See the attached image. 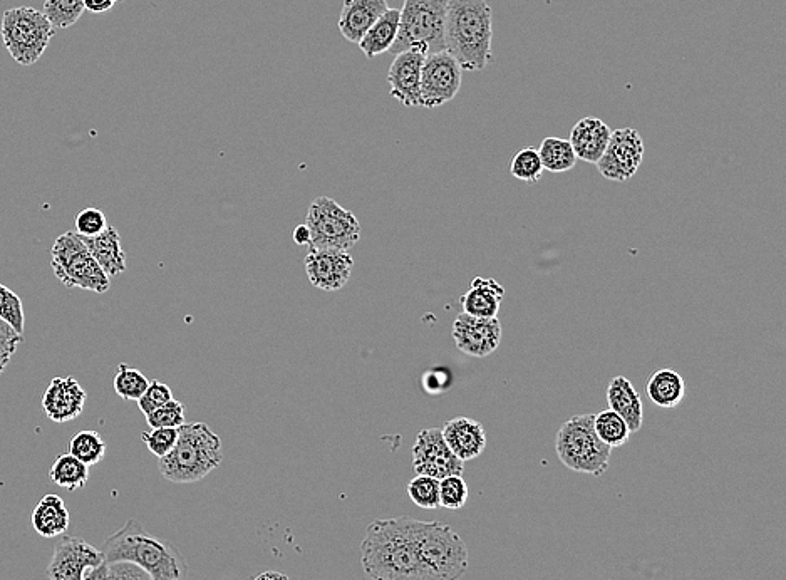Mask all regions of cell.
I'll return each mask as SVG.
<instances>
[{
	"instance_id": "6da1fadb",
	"label": "cell",
	"mask_w": 786,
	"mask_h": 580,
	"mask_svg": "<svg viewBox=\"0 0 786 580\" xmlns=\"http://www.w3.org/2000/svg\"><path fill=\"white\" fill-rule=\"evenodd\" d=\"M361 562L371 580H441L421 559L406 517L374 520L362 540Z\"/></svg>"
},
{
	"instance_id": "7a4b0ae2",
	"label": "cell",
	"mask_w": 786,
	"mask_h": 580,
	"mask_svg": "<svg viewBox=\"0 0 786 580\" xmlns=\"http://www.w3.org/2000/svg\"><path fill=\"white\" fill-rule=\"evenodd\" d=\"M101 552L106 564L131 562L145 570L151 580H188L190 574L180 550L166 540L146 534L136 518H130L116 534L109 535Z\"/></svg>"
},
{
	"instance_id": "3957f363",
	"label": "cell",
	"mask_w": 786,
	"mask_h": 580,
	"mask_svg": "<svg viewBox=\"0 0 786 580\" xmlns=\"http://www.w3.org/2000/svg\"><path fill=\"white\" fill-rule=\"evenodd\" d=\"M493 11L487 0H450L446 11V51L463 71H483L493 63Z\"/></svg>"
},
{
	"instance_id": "277c9868",
	"label": "cell",
	"mask_w": 786,
	"mask_h": 580,
	"mask_svg": "<svg viewBox=\"0 0 786 580\" xmlns=\"http://www.w3.org/2000/svg\"><path fill=\"white\" fill-rule=\"evenodd\" d=\"M223 461L222 440L205 423H183L178 441L158 468L168 482L195 483L217 470Z\"/></svg>"
},
{
	"instance_id": "5b68a950",
	"label": "cell",
	"mask_w": 786,
	"mask_h": 580,
	"mask_svg": "<svg viewBox=\"0 0 786 580\" xmlns=\"http://www.w3.org/2000/svg\"><path fill=\"white\" fill-rule=\"evenodd\" d=\"M450 0H403L399 31L389 52L418 51L425 56L446 51L445 22Z\"/></svg>"
},
{
	"instance_id": "8992f818",
	"label": "cell",
	"mask_w": 786,
	"mask_h": 580,
	"mask_svg": "<svg viewBox=\"0 0 786 580\" xmlns=\"http://www.w3.org/2000/svg\"><path fill=\"white\" fill-rule=\"evenodd\" d=\"M406 524L421 559L441 580H460L465 575L468 547L450 525L411 517H406Z\"/></svg>"
},
{
	"instance_id": "52a82bcc",
	"label": "cell",
	"mask_w": 786,
	"mask_h": 580,
	"mask_svg": "<svg viewBox=\"0 0 786 580\" xmlns=\"http://www.w3.org/2000/svg\"><path fill=\"white\" fill-rule=\"evenodd\" d=\"M555 451L565 468L602 477L609 470L612 450L595 435L594 415L572 416L555 436Z\"/></svg>"
},
{
	"instance_id": "ba28073f",
	"label": "cell",
	"mask_w": 786,
	"mask_h": 580,
	"mask_svg": "<svg viewBox=\"0 0 786 580\" xmlns=\"http://www.w3.org/2000/svg\"><path fill=\"white\" fill-rule=\"evenodd\" d=\"M0 36L12 59L21 66H32L41 59L56 36L46 14L34 7L7 9L0 22Z\"/></svg>"
},
{
	"instance_id": "9c48e42d",
	"label": "cell",
	"mask_w": 786,
	"mask_h": 580,
	"mask_svg": "<svg viewBox=\"0 0 786 580\" xmlns=\"http://www.w3.org/2000/svg\"><path fill=\"white\" fill-rule=\"evenodd\" d=\"M51 269L57 280L69 289L91 290L96 294L109 290L108 275L76 232L57 237L51 249Z\"/></svg>"
},
{
	"instance_id": "30bf717a",
	"label": "cell",
	"mask_w": 786,
	"mask_h": 580,
	"mask_svg": "<svg viewBox=\"0 0 786 580\" xmlns=\"http://www.w3.org/2000/svg\"><path fill=\"white\" fill-rule=\"evenodd\" d=\"M311 230L309 249L349 252L361 239V223L354 213L329 197H317L307 212Z\"/></svg>"
},
{
	"instance_id": "8fae6325",
	"label": "cell",
	"mask_w": 786,
	"mask_h": 580,
	"mask_svg": "<svg viewBox=\"0 0 786 580\" xmlns=\"http://www.w3.org/2000/svg\"><path fill=\"white\" fill-rule=\"evenodd\" d=\"M463 69L448 51L425 57L421 69V106L433 109L450 103L460 93Z\"/></svg>"
},
{
	"instance_id": "7c38bea8",
	"label": "cell",
	"mask_w": 786,
	"mask_h": 580,
	"mask_svg": "<svg viewBox=\"0 0 786 580\" xmlns=\"http://www.w3.org/2000/svg\"><path fill=\"white\" fill-rule=\"evenodd\" d=\"M644 160V141L634 128L612 131L604 155L595 163L602 177L611 182L631 180Z\"/></svg>"
},
{
	"instance_id": "4fadbf2b",
	"label": "cell",
	"mask_w": 786,
	"mask_h": 580,
	"mask_svg": "<svg viewBox=\"0 0 786 580\" xmlns=\"http://www.w3.org/2000/svg\"><path fill=\"white\" fill-rule=\"evenodd\" d=\"M413 470L416 475L441 480L450 475H463L465 463L448 448L441 428H426L414 440Z\"/></svg>"
},
{
	"instance_id": "5bb4252c",
	"label": "cell",
	"mask_w": 786,
	"mask_h": 580,
	"mask_svg": "<svg viewBox=\"0 0 786 580\" xmlns=\"http://www.w3.org/2000/svg\"><path fill=\"white\" fill-rule=\"evenodd\" d=\"M104 564L101 550L81 539L63 535L47 565L46 575L49 580H84L89 570Z\"/></svg>"
},
{
	"instance_id": "9a60e30c",
	"label": "cell",
	"mask_w": 786,
	"mask_h": 580,
	"mask_svg": "<svg viewBox=\"0 0 786 580\" xmlns=\"http://www.w3.org/2000/svg\"><path fill=\"white\" fill-rule=\"evenodd\" d=\"M458 351L471 358H488L502 342V324L497 317L481 319L461 312L451 326Z\"/></svg>"
},
{
	"instance_id": "2e32d148",
	"label": "cell",
	"mask_w": 786,
	"mask_h": 580,
	"mask_svg": "<svg viewBox=\"0 0 786 580\" xmlns=\"http://www.w3.org/2000/svg\"><path fill=\"white\" fill-rule=\"evenodd\" d=\"M352 269V255L342 250L309 249L306 257L309 282L326 292L341 290L351 279Z\"/></svg>"
},
{
	"instance_id": "e0dca14e",
	"label": "cell",
	"mask_w": 786,
	"mask_h": 580,
	"mask_svg": "<svg viewBox=\"0 0 786 580\" xmlns=\"http://www.w3.org/2000/svg\"><path fill=\"white\" fill-rule=\"evenodd\" d=\"M425 54L399 52L388 71L389 94L406 108L421 106V69Z\"/></svg>"
},
{
	"instance_id": "ac0fdd59",
	"label": "cell",
	"mask_w": 786,
	"mask_h": 580,
	"mask_svg": "<svg viewBox=\"0 0 786 580\" xmlns=\"http://www.w3.org/2000/svg\"><path fill=\"white\" fill-rule=\"evenodd\" d=\"M86 398L88 394L79 384L78 379L54 378L44 393L42 408L49 420L61 425L83 415Z\"/></svg>"
},
{
	"instance_id": "d6986e66",
	"label": "cell",
	"mask_w": 786,
	"mask_h": 580,
	"mask_svg": "<svg viewBox=\"0 0 786 580\" xmlns=\"http://www.w3.org/2000/svg\"><path fill=\"white\" fill-rule=\"evenodd\" d=\"M441 433L453 455L463 463L475 460L487 448V431L483 425L465 416L446 421Z\"/></svg>"
},
{
	"instance_id": "ffe728a7",
	"label": "cell",
	"mask_w": 786,
	"mask_h": 580,
	"mask_svg": "<svg viewBox=\"0 0 786 580\" xmlns=\"http://www.w3.org/2000/svg\"><path fill=\"white\" fill-rule=\"evenodd\" d=\"M388 9L386 0H346L337 27L347 42L359 44L374 22Z\"/></svg>"
},
{
	"instance_id": "44dd1931",
	"label": "cell",
	"mask_w": 786,
	"mask_h": 580,
	"mask_svg": "<svg viewBox=\"0 0 786 580\" xmlns=\"http://www.w3.org/2000/svg\"><path fill=\"white\" fill-rule=\"evenodd\" d=\"M611 135L612 130L604 121L589 116L575 123L570 131L569 141L577 160L595 165L600 156L604 155Z\"/></svg>"
},
{
	"instance_id": "7402d4cb",
	"label": "cell",
	"mask_w": 786,
	"mask_h": 580,
	"mask_svg": "<svg viewBox=\"0 0 786 580\" xmlns=\"http://www.w3.org/2000/svg\"><path fill=\"white\" fill-rule=\"evenodd\" d=\"M503 297H505V289L497 280L475 277L470 289L460 297L461 309L468 316L493 319L500 312Z\"/></svg>"
},
{
	"instance_id": "603a6c76",
	"label": "cell",
	"mask_w": 786,
	"mask_h": 580,
	"mask_svg": "<svg viewBox=\"0 0 786 580\" xmlns=\"http://www.w3.org/2000/svg\"><path fill=\"white\" fill-rule=\"evenodd\" d=\"M607 403L609 410L614 411L626 421L631 433L641 431L644 423V406L634 384L626 376H616L607 386Z\"/></svg>"
},
{
	"instance_id": "cb8c5ba5",
	"label": "cell",
	"mask_w": 786,
	"mask_h": 580,
	"mask_svg": "<svg viewBox=\"0 0 786 580\" xmlns=\"http://www.w3.org/2000/svg\"><path fill=\"white\" fill-rule=\"evenodd\" d=\"M81 240L109 279L125 272L126 254L116 228L108 227L96 237H81Z\"/></svg>"
},
{
	"instance_id": "d4e9b609",
	"label": "cell",
	"mask_w": 786,
	"mask_h": 580,
	"mask_svg": "<svg viewBox=\"0 0 786 580\" xmlns=\"http://www.w3.org/2000/svg\"><path fill=\"white\" fill-rule=\"evenodd\" d=\"M32 527L44 539L63 537L71 524V515L63 498L59 495H46L37 502L31 517Z\"/></svg>"
},
{
	"instance_id": "484cf974",
	"label": "cell",
	"mask_w": 786,
	"mask_h": 580,
	"mask_svg": "<svg viewBox=\"0 0 786 580\" xmlns=\"http://www.w3.org/2000/svg\"><path fill=\"white\" fill-rule=\"evenodd\" d=\"M647 396L662 410H673L683 403L686 396V383L674 369H657L647 381Z\"/></svg>"
},
{
	"instance_id": "4316f807",
	"label": "cell",
	"mask_w": 786,
	"mask_h": 580,
	"mask_svg": "<svg viewBox=\"0 0 786 580\" xmlns=\"http://www.w3.org/2000/svg\"><path fill=\"white\" fill-rule=\"evenodd\" d=\"M399 31V9H391L384 12L378 21L374 22L373 27L366 32V36L359 41V49L364 56L373 57L389 52L398 37Z\"/></svg>"
},
{
	"instance_id": "83f0119b",
	"label": "cell",
	"mask_w": 786,
	"mask_h": 580,
	"mask_svg": "<svg viewBox=\"0 0 786 580\" xmlns=\"http://www.w3.org/2000/svg\"><path fill=\"white\" fill-rule=\"evenodd\" d=\"M49 478L57 487L66 488L68 492H76L86 487L89 480V467L83 461L74 458L71 453L59 455L52 463Z\"/></svg>"
},
{
	"instance_id": "f1b7e54d",
	"label": "cell",
	"mask_w": 786,
	"mask_h": 580,
	"mask_svg": "<svg viewBox=\"0 0 786 580\" xmlns=\"http://www.w3.org/2000/svg\"><path fill=\"white\" fill-rule=\"evenodd\" d=\"M538 155L542 160L543 170L550 173H565L577 165V156L572 150V145L564 138H555V136L545 138L538 148Z\"/></svg>"
},
{
	"instance_id": "f546056e",
	"label": "cell",
	"mask_w": 786,
	"mask_h": 580,
	"mask_svg": "<svg viewBox=\"0 0 786 580\" xmlns=\"http://www.w3.org/2000/svg\"><path fill=\"white\" fill-rule=\"evenodd\" d=\"M594 430L595 435L599 436V440L609 446L611 450L627 445L629 436H631L626 421L609 408L594 415Z\"/></svg>"
},
{
	"instance_id": "4dcf8cb0",
	"label": "cell",
	"mask_w": 786,
	"mask_h": 580,
	"mask_svg": "<svg viewBox=\"0 0 786 580\" xmlns=\"http://www.w3.org/2000/svg\"><path fill=\"white\" fill-rule=\"evenodd\" d=\"M106 450H108V445L98 431H79L78 435H74L69 441V453L79 461H83L84 465H88V467L98 465L99 461L106 456Z\"/></svg>"
},
{
	"instance_id": "1f68e13d",
	"label": "cell",
	"mask_w": 786,
	"mask_h": 580,
	"mask_svg": "<svg viewBox=\"0 0 786 580\" xmlns=\"http://www.w3.org/2000/svg\"><path fill=\"white\" fill-rule=\"evenodd\" d=\"M44 14L54 29H68L83 17V0H46Z\"/></svg>"
},
{
	"instance_id": "d6a6232c",
	"label": "cell",
	"mask_w": 786,
	"mask_h": 580,
	"mask_svg": "<svg viewBox=\"0 0 786 580\" xmlns=\"http://www.w3.org/2000/svg\"><path fill=\"white\" fill-rule=\"evenodd\" d=\"M150 379L138 369L130 368L126 364H119L118 373L114 376V391L119 398L126 401H138L143 396Z\"/></svg>"
},
{
	"instance_id": "836d02e7",
	"label": "cell",
	"mask_w": 786,
	"mask_h": 580,
	"mask_svg": "<svg viewBox=\"0 0 786 580\" xmlns=\"http://www.w3.org/2000/svg\"><path fill=\"white\" fill-rule=\"evenodd\" d=\"M543 171L545 170H543L538 150H535L532 146L523 148V150L518 151L517 155L513 156L510 173L520 182L527 183V185H535V183L540 182Z\"/></svg>"
},
{
	"instance_id": "e575fe53",
	"label": "cell",
	"mask_w": 786,
	"mask_h": 580,
	"mask_svg": "<svg viewBox=\"0 0 786 580\" xmlns=\"http://www.w3.org/2000/svg\"><path fill=\"white\" fill-rule=\"evenodd\" d=\"M408 497L413 500L414 505L425 510H436L440 508V480L416 475L406 487Z\"/></svg>"
},
{
	"instance_id": "d590c367",
	"label": "cell",
	"mask_w": 786,
	"mask_h": 580,
	"mask_svg": "<svg viewBox=\"0 0 786 580\" xmlns=\"http://www.w3.org/2000/svg\"><path fill=\"white\" fill-rule=\"evenodd\" d=\"M0 319L14 327L19 334L24 332L26 316H24L21 297L17 296L14 290L2 284H0Z\"/></svg>"
},
{
	"instance_id": "8d00e7d4",
	"label": "cell",
	"mask_w": 786,
	"mask_h": 580,
	"mask_svg": "<svg viewBox=\"0 0 786 580\" xmlns=\"http://www.w3.org/2000/svg\"><path fill=\"white\" fill-rule=\"evenodd\" d=\"M468 485L461 475H450L440 480V505L448 510H460L468 502Z\"/></svg>"
},
{
	"instance_id": "74e56055",
	"label": "cell",
	"mask_w": 786,
	"mask_h": 580,
	"mask_svg": "<svg viewBox=\"0 0 786 580\" xmlns=\"http://www.w3.org/2000/svg\"><path fill=\"white\" fill-rule=\"evenodd\" d=\"M151 430L155 428H180L185 423V406L178 399H171L146 415Z\"/></svg>"
},
{
	"instance_id": "f35d334b",
	"label": "cell",
	"mask_w": 786,
	"mask_h": 580,
	"mask_svg": "<svg viewBox=\"0 0 786 580\" xmlns=\"http://www.w3.org/2000/svg\"><path fill=\"white\" fill-rule=\"evenodd\" d=\"M148 450L160 460L175 448L178 441V428H155L141 435Z\"/></svg>"
},
{
	"instance_id": "ab89813d",
	"label": "cell",
	"mask_w": 786,
	"mask_h": 580,
	"mask_svg": "<svg viewBox=\"0 0 786 580\" xmlns=\"http://www.w3.org/2000/svg\"><path fill=\"white\" fill-rule=\"evenodd\" d=\"M108 227V218L99 208H84L76 217V234L79 237H96Z\"/></svg>"
},
{
	"instance_id": "60d3db41",
	"label": "cell",
	"mask_w": 786,
	"mask_h": 580,
	"mask_svg": "<svg viewBox=\"0 0 786 580\" xmlns=\"http://www.w3.org/2000/svg\"><path fill=\"white\" fill-rule=\"evenodd\" d=\"M171 399H173V393H171L170 386L155 379V381H150L145 393L136 403L140 406V410L143 411V415L146 416L151 411H155L156 408H160L163 404L171 401Z\"/></svg>"
},
{
	"instance_id": "b9f144b4",
	"label": "cell",
	"mask_w": 786,
	"mask_h": 580,
	"mask_svg": "<svg viewBox=\"0 0 786 580\" xmlns=\"http://www.w3.org/2000/svg\"><path fill=\"white\" fill-rule=\"evenodd\" d=\"M24 341V336L9 326L6 321L0 319V376L6 371L7 366L12 361V356L16 354L17 347Z\"/></svg>"
},
{
	"instance_id": "7bdbcfd3",
	"label": "cell",
	"mask_w": 786,
	"mask_h": 580,
	"mask_svg": "<svg viewBox=\"0 0 786 580\" xmlns=\"http://www.w3.org/2000/svg\"><path fill=\"white\" fill-rule=\"evenodd\" d=\"M108 580H151V577L131 562H113L108 564Z\"/></svg>"
},
{
	"instance_id": "ee69618b",
	"label": "cell",
	"mask_w": 786,
	"mask_h": 580,
	"mask_svg": "<svg viewBox=\"0 0 786 580\" xmlns=\"http://www.w3.org/2000/svg\"><path fill=\"white\" fill-rule=\"evenodd\" d=\"M84 11L93 12V14H104V12L111 11L114 6V0H83Z\"/></svg>"
},
{
	"instance_id": "f6af8a7d",
	"label": "cell",
	"mask_w": 786,
	"mask_h": 580,
	"mask_svg": "<svg viewBox=\"0 0 786 580\" xmlns=\"http://www.w3.org/2000/svg\"><path fill=\"white\" fill-rule=\"evenodd\" d=\"M294 242L297 245H311V230L307 227L306 223H302L294 230Z\"/></svg>"
},
{
	"instance_id": "bcb514c9",
	"label": "cell",
	"mask_w": 786,
	"mask_h": 580,
	"mask_svg": "<svg viewBox=\"0 0 786 580\" xmlns=\"http://www.w3.org/2000/svg\"><path fill=\"white\" fill-rule=\"evenodd\" d=\"M84 580H108V564L99 565L96 569L89 570Z\"/></svg>"
},
{
	"instance_id": "7dc6e473",
	"label": "cell",
	"mask_w": 786,
	"mask_h": 580,
	"mask_svg": "<svg viewBox=\"0 0 786 580\" xmlns=\"http://www.w3.org/2000/svg\"><path fill=\"white\" fill-rule=\"evenodd\" d=\"M254 580H290L287 575L282 574V572H277V570H267V572H262V574L257 575Z\"/></svg>"
},
{
	"instance_id": "c3c4849f",
	"label": "cell",
	"mask_w": 786,
	"mask_h": 580,
	"mask_svg": "<svg viewBox=\"0 0 786 580\" xmlns=\"http://www.w3.org/2000/svg\"><path fill=\"white\" fill-rule=\"evenodd\" d=\"M114 2H116V0H114Z\"/></svg>"
}]
</instances>
